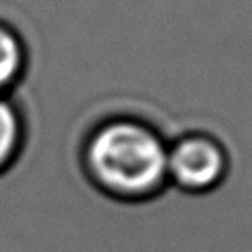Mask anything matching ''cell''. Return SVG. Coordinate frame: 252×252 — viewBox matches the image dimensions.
I'll list each match as a JSON object with an SVG mask.
<instances>
[{
  "label": "cell",
  "instance_id": "1",
  "mask_svg": "<svg viewBox=\"0 0 252 252\" xmlns=\"http://www.w3.org/2000/svg\"><path fill=\"white\" fill-rule=\"evenodd\" d=\"M87 168L101 189L122 199H146L168 181V146L136 120L107 122L87 144Z\"/></svg>",
  "mask_w": 252,
  "mask_h": 252
},
{
  "label": "cell",
  "instance_id": "2",
  "mask_svg": "<svg viewBox=\"0 0 252 252\" xmlns=\"http://www.w3.org/2000/svg\"><path fill=\"white\" fill-rule=\"evenodd\" d=\"M228 158L208 134H186L168 147V179L186 191H208L223 182Z\"/></svg>",
  "mask_w": 252,
  "mask_h": 252
},
{
  "label": "cell",
  "instance_id": "3",
  "mask_svg": "<svg viewBox=\"0 0 252 252\" xmlns=\"http://www.w3.org/2000/svg\"><path fill=\"white\" fill-rule=\"evenodd\" d=\"M24 63L19 39L11 30L0 26V91L15 83Z\"/></svg>",
  "mask_w": 252,
  "mask_h": 252
},
{
  "label": "cell",
  "instance_id": "4",
  "mask_svg": "<svg viewBox=\"0 0 252 252\" xmlns=\"http://www.w3.org/2000/svg\"><path fill=\"white\" fill-rule=\"evenodd\" d=\"M21 140V122L13 105L0 99V169L13 160L17 146Z\"/></svg>",
  "mask_w": 252,
  "mask_h": 252
}]
</instances>
